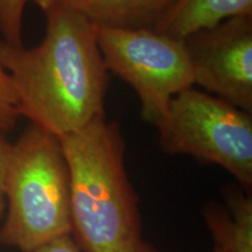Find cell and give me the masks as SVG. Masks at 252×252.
<instances>
[{
	"label": "cell",
	"instance_id": "11",
	"mask_svg": "<svg viewBox=\"0 0 252 252\" xmlns=\"http://www.w3.org/2000/svg\"><path fill=\"white\" fill-rule=\"evenodd\" d=\"M19 118L20 113L12 81L0 65V132L7 133L13 130Z\"/></svg>",
	"mask_w": 252,
	"mask_h": 252
},
{
	"label": "cell",
	"instance_id": "16",
	"mask_svg": "<svg viewBox=\"0 0 252 252\" xmlns=\"http://www.w3.org/2000/svg\"><path fill=\"white\" fill-rule=\"evenodd\" d=\"M31 1H34V0H31Z\"/></svg>",
	"mask_w": 252,
	"mask_h": 252
},
{
	"label": "cell",
	"instance_id": "1",
	"mask_svg": "<svg viewBox=\"0 0 252 252\" xmlns=\"http://www.w3.org/2000/svg\"><path fill=\"white\" fill-rule=\"evenodd\" d=\"M42 11V41L27 48L0 40V65L12 81L20 117L61 138L105 116L109 71L96 25L58 2Z\"/></svg>",
	"mask_w": 252,
	"mask_h": 252
},
{
	"label": "cell",
	"instance_id": "2",
	"mask_svg": "<svg viewBox=\"0 0 252 252\" xmlns=\"http://www.w3.org/2000/svg\"><path fill=\"white\" fill-rule=\"evenodd\" d=\"M70 179L71 235L84 252H146L139 198L117 122L105 116L59 138Z\"/></svg>",
	"mask_w": 252,
	"mask_h": 252
},
{
	"label": "cell",
	"instance_id": "12",
	"mask_svg": "<svg viewBox=\"0 0 252 252\" xmlns=\"http://www.w3.org/2000/svg\"><path fill=\"white\" fill-rule=\"evenodd\" d=\"M12 152V144L5 137V133L0 132V223L2 222L6 212L5 186L6 176Z\"/></svg>",
	"mask_w": 252,
	"mask_h": 252
},
{
	"label": "cell",
	"instance_id": "13",
	"mask_svg": "<svg viewBox=\"0 0 252 252\" xmlns=\"http://www.w3.org/2000/svg\"><path fill=\"white\" fill-rule=\"evenodd\" d=\"M25 252H84L71 234L60 236L52 241Z\"/></svg>",
	"mask_w": 252,
	"mask_h": 252
},
{
	"label": "cell",
	"instance_id": "15",
	"mask_svg": "<svg viewBox=\"0 0 252 252\" xmlns=\"http://www.w3.org/2000/svg\"><path fill=\"white\" fill-rule=\"evenodd\" d=\"M146 252H163V251H159V250H157V249H154V248H152V247H150V248H149V250H147Z\"/></svg>",
	"mask_w": 252,
	"mask_h": 252
},
{
	"label": "cell",
	"instance_id": "7",
	"mask_svg": "<svg viewBox=\"0 0 252 252\" xmlns=\"http://www.w3.org/2000/svg\"><path fill=\"white\" fill-rule=\"evenodd\" d=\"M176 0H34L43 9L62 4L80 12L96 26L154 28Z\"/></svg>",
	"mask_w": 252,
	"mask_h": 252
},
{
	"label": "cell",
	"instance_id": "3",
	"mask_svg": "<svg viewBox=\"0 0 252 252\" xmlns=\"http://www.w3.org/2000/svg\"><path fill=\"white\" fill-rule=\"evenodd\" d=\"M0 243L28 251L71 234L70 179L61 141L31 125L12 144Z\"/></svg>",
	"mask_w": 252,
	"mask_h": 252
},
{
	"label": "cell",
	"instance_id": "5",
	"mask_svg": "<svg viewBox=\"0 0 252 252\" xmlns=\"http://www.w3.org/2000/svg\"><path fill=\"white\" fill-rule=\"evenodd\" d=\"M106 70L138 94L145 122L158 125L178 94L194 86L185 40L153 28L96 26Z\"/></svg>",
	"mask_w": 252,
	"mask_h": 252
},
{
	"label": "cell",
	"instance_id": "14",
	"mask_svg": "<svg viewBox=\"0 0 252 252\" xmlns=\"http://www.w3.org/2000/svg\"><path fill=\"white\" fill-rule=\"evenodd\" d=\"M213 252H228V251L223 250V249H220V248H216V247H214V250H213Z\"/></svg>",
	"mask_w": 252,
	"mask_h": 252
},
{
	"label": "cell",
	"instance_id": "9",
	"mask_svg": "<svg viewBox=\"0 0 252 252\" xmlns=\"http://www.w3.org/2000/svg\"><path fill=\"white\" fill-rule=\"evenodd\" d=\"M225 206L210 203L204 209L206 224L215 247L228 252H252V197L236 184L224 190Z\"/></svg>",
	"mask_w": 252,
	"mask_h": 252
},
{
	"label": "cell",
	"instance_id": "4",
	"mask_svg": "<svg viewBox=\"0 0 252 252\" xmlns=\"http://www.w3.org/2000/svg\"><path fill=\"white\" fill-rule=\"evenodd\" d=\"M157 127L163 152L222 167L251 193L252 113L189 88L171 100Z\"/></svg>",
	"mask_w": 252,
	"mask_h": 252
},
{
	"label": "cell",
	"instance_id": "6",
	"mask_svg": "<svg viewBox=\"0 0 252 252\" xmlns=\"http://www.w3.org/2000/svg\"><path fill=\"white\" fill-rule=\"evenodd\" d=\"M194 83L252 113V15L223 21L185 39Z\"/></svg>",
	"mask_w": 252,
	"mask_h": 252
},
{
	"label": "cell",
	"instance_id": "10",
	"mask_svg": "<svg viewBox=\"0 0 252 252\" xmlns=\"http://www.w3.org/2000/svg\"><path fill=\"white\" fill-rule=\"evenodd\" d=\"M31 0H0V34L2 41L23 45L25 8Z\"/></svg>",
	"mask_w": 252,
	"mask_h": 252
},
{
	"label": "cell",
	"instance_id": "8",
	"mask_svg": "<svg viewBox=\"0 0 252 252\" xmlns=\"http://www.w3.org/2000/svg\"><path fill=\"white\" fill-rule=\"evenodd\" d=\"M252 15V0H176L153 30L185 40L223 21Z\"/></svg>",
	"mask_w": 252,
	"mask_h": 252
}]
</instances>
